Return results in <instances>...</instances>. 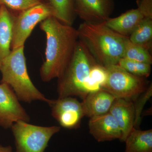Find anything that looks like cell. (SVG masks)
Instances as JSON below:
<instances>
[{
	"mask_svg": "<svg viewBox=\"0 0 152 152\" xmlns=\"http://www.w3.org/2000/svg\"><path fill=\"white\" fill-rule=\"evenodd\" d=\"M52 115L63 127L68 129L78 127L85 116L82 103L72 97L50 100Z\"/></svg>",
	"mask_w": 152,
	"mask_h": 152,
	"instance_id": "30bf717a",
	"label": "cell"
},
{
	"mask_svg": "<svg viewBox=\"0 0 152 152\" xmlns=\"http://www.w3.org/2000/svg\"><path fill=\"white\" fill-rule=\"evenodd\" d=\"M48 4L53 16L65 24L72 26L76 15L74 0H48Z\"/></svg>",
	"mask_w": 152,
	"mask_h": 152,
	"instance_id": "e0dca14e",
	"label": "cell"
},
{
	"mask_svg": "<svg viewBox=\"0 0 152 152\" xmlns=\"http://www.w3.org/2000/svg\"><path fill=\"white\" fill-rule=\"evenodd\" d=\"M116 98L103 88L88 94L81 102L85 116L91 118L109 113Z\"/></svg>",
	"mask_w": 152,
	"mask_h": 152,
	"instance_id": "5bb4252c",
	"label": "cell"
},
{
	"mask_svg": "<svg viewBox=\"0 0 152 152\" xmlns=\"http://www.w3.org/2000/svg\"><path fill=\"white\" fill-rule=\"evenodd\" d=\"M96 64L81 42L78 40L73 55L63 75L58 79V98L87 96L85 86L93 66Z\"/></svg>",
	"mask_w": 152,
	"mask_h": 152,
	"instance_id": "277c9868",
	"label": "cell"
},
{
	"mask_svg": "<svg viewBox=\"0 0 152 152\" xmlns=\"http://www.w3.org/2000/svg\"><path fill=\"white\" fill-rule=\"evenodd\" d=\"M46 37L45 59L40 74L43 81L50 82L63 75L73 55L78 40L77 31L51 16L40 23Z\"/></svg>",
	"mask_w": 152,
	"mask_h": 152,
	"instance_id": "6da1fadb",
	"label": "cell"
},
{
	"mask_svg": "<svg viewBox=\"0 0 152 152\" xmlns=\"http://www.w3.org/2000/svg\"><path fill=\"white\" fill-rule=\"evenodd\" d=\"M43 3L42 0H0V6L21 12Z\"/></svg>",
	"mask_w": 152,
	"mask_h": 152,
	"instance_id": "7402d4cb",
	"label": "cell"
},
{
	"mask_svg": "<svg viewBox=\"0 0 152 152\" xmlns=\"http://www.w3.org/2000/svg\"><path fill=\"white\" fill-rule=\"evenodd\" d=\"M137 5V8L116 18H110L103 23L119 34L129 37L144 20L152 18V0H139Z\"/></svg>",
	"mask_w": 152,
	"mask_h": 152,
	"instance_id": "ba28073f",
	"label": "cell"
},
{
	"mask_svg": "<svg viewBox=\"0 0 152 152\" xmlns=\"http://www.w3.org/2000/svg\"><path fill=\"white\" fill-rule=\"evenodd\" d=\"M24 47L12 50L0 65L1 83L8 85L19 100L26 103L39 100L48 104L47 99L35 86L30 79L27 69Z\"/></svg>",
	"mask_w": 152,
	"mask_h": 152,
	"instance_id": "3957f363",
	"label": "cell"
},
{
	"mask_svg": "<svg viewBox=\"0 0 152 152\" xmlns=\"http://www.w3.org/2000/svg\"><path fill=\"white\" fill-rule=\"evenodd\" d=\"M0 152H13L12 148L10 146H4L0 145Z\"/></svg>",
	"mask_w": 152,
	"mask_h": 152,
	"instance_id": "603a6c76",
	"label": "cell"
},
{
	"mask_svg": "<svg viewBox=\"0 0 152 152\" xmlns=\"http://www.w3.org/2000/svg\"><path fill=\"white\" fill-rule=\"evenodd\" d=\"M13 90L4 83L0 84V122L4 129L22 121L28 122L30 117L19 102Z\"/></svg>",
	"mask_w": 152,
	"mask_h": 152,
	"instance_id": "9c48e42d",
	"label": "cell"
},
{
	"mask_svg": "<svg viewBox=\"0 0 152 152\" xmlns=\"http://www.w3.org/2000/svg\"><path fill=\"white\" fill-rule=\"evenodd\" d=\"M152 96V84H151L147 88V89L143 93H142L139 96L138 99L137 98L135 100L136 102L134 103L135 114L134 128L139 129V126L141 121V116L143 109L144 106Z\"/></svg>",
	"mask_w": 152,
	"mask_h": 152,
	"instance_id": "44dd1931",
	"label": "cell"
},
{
	"mask_svg": "<svg viewBox=\"0 0 152 152\" xmlns=\"http://www.w3.org/2000/svg\"><path fill=\"white\" fill-rule=\"evenodd\" d=\"M15 144V152H44L49 142L58 132L57 126L43 127L18 121L11 127Z\"/></svg>",
	"mask_w": 152,
	"mask_h": 152,
	"instance_id": "5b68a950",
	"label": "cell"
},
{
	"mask_svg": "<svg viewBox=\"0 0 152 152\" xmlns=\"http://www.w3.org/2000/svg\"><path fill=\"white\" fill-rule=\"evenodd\" d=\"M51 16H53L51 8L48 3H43L22 11L18 16L14 17L12 50L24 47L36 26Z\"/></svg>",
	"mask_w": 152,
	"mask_h": 152,
	"instance_id": "52a82bcc",
	"label": "cell"
},
{
	"mask_svg": "<svg viewBox=\"0 0 152 152\" xmlns=\"http://www.w3.org/2000/svg\"><path fill=\"white\" fill-rule=\"evenodd\" d=\"M14 18L6 7L0 6V65L12 51Z\"/></svg>",
	"mask_w": 152,
	"mask_h": 152,
	"instance_id": "9a60e30c",
	"label": "cell"
},
{
	"mask_svg": "<svg viewBox=\"0 0 152 152\" xmlns=\"http://www.w3.org/2000/svg\"><path fill=\"white\" fill-rule=\"evenodd\" d=\"M133 43L145 48L151 52L152 47V18L144 20L129 37Z\"/></svg>",
	"mask_w": 152,
	"mask_h": 152,
	"instance_id": "ac0fdd59",
	"label": "cell"
},
{
	"mask_svg": "<svg viewBox=\"0 0 152 152\" xmlns=\"http://www.w3.org/2000/svg\"><path fill=\"white\" fill-rule=\"evenodd\" d=\"M106 69L107 78L102 88L116 98L133 102L148 88L143 77L134 75L118 65Z\"/></svg>",
	"mask_w": 152,
	"mask_h": 152,
	"instance_id": "8992f818",
	"label": "cell"
},
{
	"mask_svg": "<svg viewBox=\"0 0 152 152\" xmlns=\"http://www.w3.org/2000/svg\"><path fill=\"white\" fill-rule=\"evenodd\" d=\"M78 40L98 64L107 68L117 65L124 57L129 37L119 34L103 23L84 22L77 29Z\"/></svg>",
	"mask_w": 152,
	"mask_h": 152,
	"instance_id": "7a4b0ae2",
	"label": "cell"
},
{
	"mask_svg": "<svg viewBox=\"0 0 152 152\" xmlns=\"http://www.w3.org/2000/svg\"><path fill=\"white\" fill-rule=\"evenodd\" d=\"M117 65L132 75L141 77L149 76L151 71L150 64L131 61L124 58L121 59Z\"/></svg>",
	"mask_w": 152,
	"mask_h": 152,
	"instance_id": "ffe728a7",
	"label": "cell"
},
{
	"mask_svg": "<svg viewBox=\"0 0 152 152\" xmlns=\"http://www.w3.org/2000/svg\"><path fill=\"white\" fill-rule=\"evenodd\" d=\"M123 58L151 65L152 64L151 52L143 47L133 43L129 40V38L125 43Z\"/></svg>",
	"mask_w": 152,
	"mask_h": 152,
	"instance_id": "d6986e66",
	"label": "cell"
},
{
	"mask_svg": "<svg viewBox=\"0 0 152 152\" xmlns=\"http://www.w3.org/2000/svg\"><path fill=\"white\" fill-rule=\"evenodd\" d=\"M124 142V152H152V129L133 128Z\"/></svg>",
	"mask_w": 152,
	"mask_h": 152,
	"instance_id": "2e32d148",
	"label": "cell"
},
{
	"mask_svg": "<svg viewBox=\"0 0 152 152\" xmlns=\"http://www.w3.org/2000/svg\"><path fill=\"white\" fill-rule=\"evenodd\" d=\"M109 113L116 121L122 133L121 141L124 142L131 131L134 128V106L133 101L116 98Z\"/></svg>",
	"mask_w": 152,
	"mask_h": 152,
	"instance_id": "4fadbf2b",
	"label": "cell"
},
{
	"mask_svg": "<svg viewBox=\"0 0 152 152\" xmlns=\"http://www.w3.org/2000/svg\"><path fill=\"white\" fill-rule=\"evenodd\" d=\"M0 126H1V122H0Z\"/></svg>",
	"mask_w": 152,
	"mask_h": 152,
	"instance_id": "cb8c5ba5",
	"label": "cell"
},
{
	"mask_svg": "<svg viewBox=\"0 0 152 152\" xmlns=\"http://www.w3.org/2000/svg\"><path fill=\"white\" fill-rule=\"evenodd\" d=\"M89 133L99 142L118 139L121 141L122 133L116 121L110 113L90 118Z\"/></svg>",
	"mask_w": 152,
	"mask_h": 152,
	"instance_id": "7c38bea8",
	"label": "cell"
},
{
	"mask_svg": "<svg viewBox=\"0 0 152 152\" xmlns=\"http://www.w3.org/2000/svg\"><path fill=\"white\" fill-rule=\"evenodd\" d=\"M75 12L84 22L102 23L110 18L113 0H74Z\"/></svg>",
	"mask_w": 152,
	"mask_h": 152,
	"instance_id": "8fae6325",
	"label": "cell"
}]
</instances>
